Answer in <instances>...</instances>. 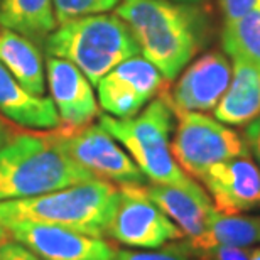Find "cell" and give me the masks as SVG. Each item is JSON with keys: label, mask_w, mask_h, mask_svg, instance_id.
Listing matches in <instances>:
<instances>
[{"label": "cell", "mask_w": 260, "mask_h": 260, "mask_svg": "<svg viewBox=\"0 0 260 260\" xmlns=\"http://www.w3.org/2000/svg\"><path fill=\"white\" fill-rule=\"evenodd\" d=\"M117 15L132 30L140 54L171 81L205 48L210 32L201 4L120 0Z\"/></svg>", "instance_id": "6da1fadb"}, {"label": "cell", "mask_w": 260, "mask_h": 260, "mask_svg": "<svg viewBox=\"0 0 260 260\" xmlns=\"http://www.w3.org/2000/svg\"><path fill=\"white\" fill-rule=\"evenodd\" d=\"M96 179L61 147L54 130L17 132L0 147V201L22 200Z\"/></svg>", "instance_id": "7a4b0ae2"}, {"label": "cell", "mask_w": 260, "mask_h": 260, "mask_svg": "<svg viewBox=\"0 0 260 260\" xmlns=\"http://www.w3.org/2000/svg\"><path fill=\"white\" fill-rule=\"evenodd\" d=\"M120 188L91 179L53 193L0 201V223L34 221L105 238L117 210Z\"/></svg>", "instance_id": "3957f363"}, {"label": "cell", "mask_w": 260, "mask_h": 260, "mask_svg": "<svg viewBox=\"0 0 260 260\" xmlns=\"http://www.w3.org/2000/svg\"><path fill=\"white\" fill-rule=\"evenodd\" d=\"M174 120L176 113L168 88L134 117L115 118L107 113L98 117V123L120 142L145 179L154 184L188 188L196 181L179 168L171 152Z\"/></svg>", "instance_id": "277c9868"}, {"label": "cell", "mask_w": 260, "mask_h": 260, "mask_svg": "<svg viewBox=\"0 0 260 260\" xmlns=\"http://www.w3.org/2000/svg\"><path fill=\"white\" fill-rule=\"evenodd\" d=\"M48 56L75 64L91 85H98L128 58L140 54L128 25L117 14L85 15L59 24L44 41Z\"/></svg>", "instance_id": "5b68a950"}, {"label": "cell", "mask_w": 260, "mask_h": 260, "mask_svg": "<svg viewBox=\"0 0 260 260\" xmlns=\"http://www.w3.org/2000/svg\"><path fill=\"white\" fill-rule=\"evenodd\" d=\"M171 152L189 178L203 179L211 166L248 155V145L240 134L226 123L201 112L178 110Z\"/></svg>", "instance_id": "8992f818"}, {"label": "cell", "mask_w": 260, "mask_h": 260, "mask_svg": "<svg viewBox=\"0 0 260 260\" xmlns=\"http://www.w3.org/2000/svg\"><path fill=\"white\" fill-rule=\"evenodd\" d=\"M117 210L107 237L130 248L155 250L173 242L184 240L179 226L145 194V184L118 186Z\"/></svg>", "instance_id": "52a82bcc"}, {"label": "cell", "mask_w": 260, "mask_h": 260, "mask_svg": "<svg viewBox=\"0 0 260 260\" xmlns=\"http://www.w3.org/2000/svg\"><path fill=\"white\" fill-rule=\"evenodd\" d=\"M61 147L70 157L95 176L117 186L147 184L134 159L100 123H88L80 128H54Z\"/></svg>", "instance_id": "ba28073f"}, {"label": "cell", "mask_w": 260, "mask_h": 260, "mask_svg": "<svg viewBox=\"0 0 260 260\" xmlns=\"http://www.w3.org/2000/svg\"><path fill=\"white\" fill-rule=\"evenodd\" d=\"M168 88V80L142 54L125 59L96 85V100L107 115L134 117Z\"/></svg>", "instance_id": "9c48e42d"}, {"label": "cell", "mask_w": 260, "mask_h": 260, "mask_svg": "<svg viewBox=\"0 0 260 260\" xmlns=\"http://www.w3.org/2000/svg\"><path fill=\"white\" fill-rule=\"evenodd\" d=\"M12 240L41 260H112L117 247L105 238L34 221L0 223Z\"/></svg>", "instance_id": "30bf717a"}, {"label": "cell", "mask_w": 260, "mask_h": 260, "mask_svg": "<svg viewBox=\"0 0 260 260\" xmlns=\"http://www.w3.org/2000/svg\"><path fill=\"white\" fill-rule=\"evenodd\" d=\"M201 181L216 211L245 215L260 208V166L248 155L211 166Z\"/></svg>", "instance_id": "8fae6325"}, {"label": "cell", "mask_w": 260, "mask_h": 260, "mask_svg": "<svg viewBox=\"0 0 260 260\" xmlns=\"http://www.w3.org/2000/svg\"><path fill=\"white\" fill-rule=\"evenodd\" d=\"M233 66L228 56L211 51L184 70L169 93L173 107L188 112H210L221 100L232 81Z\"/></svg>", "instance_id": "7c38bea8"}, {"label": "cell", "mask_w": 260, "mask_h": 260, "mask_svg": "<svg viewBox=\"0 0 260 260\" xmlns=\"http://www.w3.org/2000/svg\"><path fill=\"white\" fill-rule=\"evenodd\" d=\"M46 83L59 115V127L80 128L98 117V100L90 80L66 59L48 56Z\"/></svg>", "instance_id": "4fadbf2b"}, {"label": "cell", "mask_w": 260, "mask_h": 260, "mask_svg": "<svg viewBox=\"0 0 260 260\" xmlns=\"http://www.w3.org/2000/svg\"><path fill=\"white\" fill-rule=\"evenodd\" d=\"M145 194L173 220L188 240L200 237L208 225L213 210L210 196L200 184L168 186V184H145Z\"/></svg>", "instance_id": "5bb4252c"}, {"label": "cell", "mask_w": 260, "mask_h": 260, "mask_svg": "<svg viewBox=\"0 0 260 260\" xmlns=\"http://www.w3.org/2000/svg\"><path fill=\"white\" fill-rule=\"evenodd\" d=\"M0 115L29 130H54L61 125L51 96L34 95L0 63Z\"/></svg>", "instance_id": "9a60e30c"}, {"label": "cell", "mask_w": 260, "mask_h": 260, "mask_svg": "<svg viewBox=\"0 0 260 260\" xmlns=\"http://www.w3.org/2000/svg\"><path fill=\"white\" fill-rule=\"evenodd\" d=\"M216 120L226 125H248L260 117V64L233 58L228 90L213 108Z\"/></svg>", "instance_id": "2e32d148"}, {"label": "cell", "mask_w": 260, "mask_h": 260, "mask_svg": "<svg viewBox=\"0 0 260 260\" xmlns=\"http://www.w3.org/2000/svg\"><path fill=\"white\" fill-rule=\"evenodd\" d=\"M0 63L25 90L34 95L46 93V63L38 43L0 27Z\"/></svg>", "instance_id": "e0dca14e"}, {"label": "cell", "mask_w": 260, "mask_h": 260, "mask_svg": "<svg viewBox=\"0 0 260 260\" xmlns=\"http://www.w3.org/2000/svg\"><path fill=\"white\" fill-rule=\"evenodd\" d=\"M260 243V216L225 215L213 210L205 232L186 245L198 255L218 247H253Z\"/></svg>", "instance_id": "ac0fdd59"}, {"label": "cell", "mask_w": 260, "mask_h": 260, "mask_svg": "<svg viewBox=\"0 0 260 260\" xmlns=\"http://www.w3.org/2000/svg\"><path fill=\"white\" fill-rule=\"evenodd\" d=\"M0 27L44 44L58 27L53 0H0Z\"/></svg>", "instance_id": "d6986e66"}, {"label": "cell", "mask_w": 260, "mask_h": 260, "mask_svg": "<svg viewBox=\"0 0 260 260\" xmlns=\"http://www.w3.org/2000/svg\"><path fill=\"white\" fill-rule=\"evenodd\" d=\"M221 44L230 58H242L260 64V2L240 19L225 22Z\"/></svg>", "instance_id": "ffe728a7"}, {"label": "cell", "mask_w": 260, "mask_h": 260, "mask_svg": "<svg viewBox=\"0 0 260 260\" xmlns=\"http://www.w3.org/2000/svg\"><path fill=\"white\" fill-rule=\"evenodd\" d=\"M118 2L120 0H53L56 22L59 25L85 15L110 12L117 9Z\"/></svg>", "instance_id": "44dd1931"}, {"label": "cell", "mask_w": 260, "mask_h": 260, "mask_svg": "<svg viewBox=\"0 0 260 260\" xmlns=\"http://www.w3.org/2000/svg\"><path fill=\"white\" fill-rule=\"evenodd\" d=\"M112 260H198L186 243L173 242L155 250H120L117 248Z\"/></svg>", "instance_id": "7402d4cb"}, {"label": "cell", "mask_w": 260, "mask_h": 260, "mask_svg": "<svg viewBox=\"0 0 260 260\" xmlns=\"http://www.w3.org/2000/svg\"><path fill=\"white\" fill-rule=\"evenodd\" d=\"M250 247H218L198 253V260H248Z\"/></svg>", "instance_id": "603a6c76"}, {"label": "cell", "mask_w": 260, "mask_h": 260, "mask_svg": "<svg viewBox=\"0 0 260 260\" xmlns=\"http://www.w3.org/2000/svg\"><path fill=\"white\" fill-rule=\"evenodd\" d=\"M260 0H218L225 17V22L230 20L240 19L242 15H245L247 12H250L253 7H257Z\"/></svg>", "instance_id": "cb8c5ba5"}, {"label": "cell", "mask_w": 260, "mask_h": 260, "mask_svg": "<svg viewBox=\"0 0 260 260\" xmlns=\"http://www.w3.org/2000/svg\"><path fill=\"white\" fill-rule=\"evenodd\" d=\"M0 260H41L32 252L27 250L15 240H7L0 243Z\"/></svg>", "instance_id": "d4e9b609"}, {"label": "cell", "mask_w": 260, "mask_h": 260, "mask_svg": "<svg viewBox=\"0 0 260 260\" xmlns=\"http://www.w3.org/2000/svg\"><path fill=\"white\" fill-rule=\"evenodd\" d=\"M245 142L248 145V150L255 155L257 162L260 166V117L257 118V120H253L247 125Z\"/></svg>", "instance_id": "484cf974"}, {"label": "cell", "mask_w": 260, "mask_h": 260, "mask_svg": "<svg viewBox=\"0 0 260 260\" xmlns=\"http://www.w3.org/2000/svg\"><path fill=\"white\" fill-rule=\"evenodd\" d=\"M14 134H15V128L10 125L9 122L0 120V147H2V145L7 142Z\"/></svg>", "instance_id": "4316f807"}, {"label": "cell", "mask_w": 260, "mask_h": 260, "mask_svg": "<svg viewBox=\"0 0 260 260\" xmlns=\"http://www.w3.org/2000/svg\"><path fill=\"white\" fill-rule=\"evenodd\" d=\"M248 260H260V247L253 245L248 250Z\"/></svg>", "instance_id": "83f0119b"}, {"label": "cell", "mask_w": 260, "mask_h": 260, "mask_svg": "<svg viewBox=\"0 0 260 260\" xmlns=\"http://www.w3.org/2000/svg\"><path fill=\"white\" fill-rule=\"evenodd\" d=\"M7 240H10V235H9V232L5 230V228L0 225V243L2 242H7Z\"/></svg>", "instance_id": "f1b7e54d"}, {"label": "cell", "mask_w": 260, "mask_h": 260, "mask_svg": "<svg viewBox=\"0 0 260 260\" xmlns=\"http://www.w3.org/2000/svg\"><path fill=\"white\" fill-rule=\"evenodd\" d=\"M174 2H186V4H203L205 0H174Z\"/></svg>", "instance_id": "f546056e"}, {"label": "cell", "mask_w": 260, "mask_h": 260, "mask_svg": "<svg viewBox=\"0 0 260 260\" xmlns=\"http://www.w3.org/2000/svg\"><path fill=\"white\" fill-rule=\"evenodd\" d=\"M0 120H2V118H0Z\"/></svg>", "instance_id": "4dcf8cb0"}]
</instances>
